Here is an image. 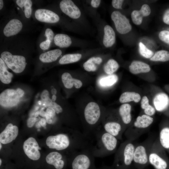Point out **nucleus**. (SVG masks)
I'll list each match as a JSON object with an SVG mask.
<instances>
[{
	"mask_svg": "<svg viewBox=\"0 0 169 169\" xmlns=\"http://www.w3.org/2000/svg\"><path fill=\"white\" fill-rule=\"evenodd\" d=\"M51 42L48 40L42 42L39 45L40 48L43 50L48 49L49 47Z\"/></svg>",
	"mask_w": 169,
	"mask_h": 169,
	"instance_id": "39",
	"label": "nucleus"
},
{
	"mask_svg": "<svg viewBox=\"0 0 169 169\" xmlns=\"http://www.w3.org/2000/svg\"><path fill=\"white\" fill-rule=\"evenodd\" d=\"M103 122L102 127L105 131L119 140L122 139V134L126 130L123 124L115 120H104Z\"/></svg>",
	"mask_w": 169,
	"mask_h": 169,
	"instance_id": "8",
	"label": "nucleus"
},
{
	"mask_svg": "<svg viewBox=\"0 0 169 169\" xmlns=\"http://www.w3.org/2000/svg\"><path fill=\"white\" fill-rule=\"evenodd\" d=\"M39 112V114L40 115L43 117H45L46 116V112H45L43 110H41Z\"/></svg>",
	"mask_w": 169,
	"mask_h": 169,
	"instance_id": "48",
	"label": "nucleus"
},
{
	"mask_svg": "<svg viewBox=\"0 0 169 169\" xmlns=\"http://www.w3.org/2000/svg\"><path fill=\"white\" fill-rule=\"evenodd\" d=\"M62 53V51L59 49L51 50L41 54L39 59L43 63H51L56 61Z\"/></svg>",
	"mask_w": 169,
	"mask_h": 169,
	"instance_id": "22",
	"label": "nucleus"
},
{
	"mask_svg": "<svg viewBox=\"0 0 169 169\" xmlns=\"http://www.w3.org/2000/svg\"><path fill=\"white\" fill-rule=\"evenodd\" d=\"M148 160L149 162L155 169H166L167 168V163L158 153L155 142L150 146Z\"/></svg>",
	"mask_w": 169,
	"mask_h": 169,
	"instance_id": "10",
	"label": "nucleus"
},
{
	"mask_svg": "<svg viewBox=\"0 0 169 169\" xmlns=\"http://www.w3.org/2000/svg\"><path fill=\"white\" fill-rule=\"evenodd\" d=\"M101 2L99 0H92L91 1V4L94 8H96L99 6Z\"/></svg>",
	"mask_w": 169,
	"mask_h": 169,
	"instance_id": "44",
	"label": "nucleus"
},
{
	"mask_svg": "<svg viewBox=\"0 0 169 169\" xmlns=\"http://www.w3.org/2000/svg\"><path fill=\"white\" fill-rule=\"evenodd\" d=\"M123 2L124 0H113L112 1V5L115 8L121 9Z\"/></svg>",
	"mask_w": 169,
	"mask_h": 169,
	"instance_id": "38",
	"label": "nucleus"
},
{
	"mask_svg": "<svg viewBox=\"0 0 169 169\" xmlns=\"http://www.w3.org/2000/svg\"><path fill=\"white\" fill-rule=\"evenodd\" d=\"M118 79L117 76L115 74L102 76L99 79L98 84L101 87H109L115 84L118 81Z\"/></svg>",
	"mask_w": 169,
	"mask_h": 169,
	"instance_id": "25",
	"label": "nucleus"
},
{
	"mask_svg": "<svg viewBox=\"0 0 169 169\" xmlns=\"http://www.w3.org/2000/svg\"><path fill=\"white\" fill-rule=\"evenodd\" d=\"M56 95H53L52 96L51 100L52 101L54 102L56 100Z\"/></svg>",
	"mask_w": 169,
	"mask_h": 169,
	"instance_id": "51",
	"label": "nucleus"
},
{
	"mask_svg": "<svg viewBox=\"0 0 169 169\" xmlns=\"http://www.w3.org/2000/svg\"><path fill=\"white\" fill-rule=\"evenodd\" d=\"M118 63L114 59H109L104 67L105 72L109 75H111L116 71L119 68Z\"/></svg>",
	"mask_w": 169,
	"mask_h": 169,
	"instance_id": "31",
	"label": "nucleus"
},
{
	"mask_svg": "<svg viewBox=\"0 0 169 169\" xmlns=\"http://www.w3.org/2000/svg\"><path fill=\"white\" fill-rule=\"evenodd\" d=\"M45 160L48 164L52 166L55 169H63L65 165L63 154L57 151L49 153L46 156Z\"/></svg>",
	"mask_w": 169,
	"mask_h": 169,
	"instance_id": "15",
	"label": "nucleus"
},
{
	"mask_svg": "<svg viewBox=\"0 0 169 169\" xmlns=\"http://www.w3.org/2000/svg\"><path fill=\"white\" fill-rule=\"evenodd\" d=\"M43 101L44 105L52 108L56 114H59L63 112V109L61 106L55 102L52 101L50 98L46 101Z\"/></svg>",
	"mask_w": 169,
	"mask_h": 169,
	"instance_id": "34",
	"label": "nucleus"
},
{
	"mask_svg": "<svg viewBox=\"0 0 169 169\" xmlns=\"http://www.w3.org/2000/svg\"><path fill=\"white\" fill-rule=\"evenodd\" d=\"M90 147L71 153L72 169H90L95 156Z\"/></svg>",
	"mask_w": 169,
	"mask_h": 169,
	"instance_id": "3",
	"label": "nucleus"
},
{
	"mask_svg": "<svg viewBox=\"0 0 169 169\" xmlns=\"http://www.w3.org/2000/svg\"><path fill=\"white\" fill-rule=\"evenodd\" d=\"M0 149H1V148H2V145H1V143H0Z\"/></svg>",
	"mask_w": 169,
	"mask_h": 169,
	"instance_id": "54",
	"label": "nucleus"
},
{
	"mask_svg": "<svg viewBox=\"0 0 169 169\" xmlns=\"http://www.w3.org/2000/svg\"><path fill=\"white\" fill-rule=\"evenodd\" d=\"M131 107L128 104H124L120 107L118 112L123 125L129 124L131 122L132 117L131 114Z\"/></svg>",
	"mask_w": 169,
	"mask_h": 169,
	"instance_id": "20",
	"label": "nucleus"
},
{
	"mask_svg": "<svg viewBox=\"0 0 169 169\" xmlns=\"http://www.w3.org/2000/svg\"><path fill=\"white\" fill-rule=\"evenodd\" d=\"M162 20L165 24L169 25V8L166 10L164 13Z\"/></svg>",
	"mask_w": 169,
	"mask_h": 169,
	"instance_id": "40",
	"label": "nucleus"
},
{
	"mask_svg": "<svg viewBox=\"0 0 169 169\" xmlns=\"http://www.w3.org/2000/svg\"><path fill=\"white\" fill-rule=\"evenodd\" d=\"M118 139L105 131L99 126L93 136L90 148L95 157H103L109 155L117 150Z\"/></svg>",
	"mask_w": 169,
	"mask_h": 169,
	"instance_id": "1",
	"label": "nucleus"
},
{
	"mask_svg": "<svg viewBox=\"0 0 169 169\" xmlns=\"http://www.w3.org/2000/svg\"><path fill=\"white\" fill-rule=\"evenodd\" d=\"M129 68L130 72L134 74L148 72L151 70L149 65L139 61H133L130 65Z\"/></svg>",
	"mask_w": 169,
	"mask_h": 169,
	"instance_id": "21",
	"label": "nucleus"
},
{
	"mask_svg": "<svg viewBox=\"0 0 169 169\" xmlns=\"http://www.w3.org/2000/svg\"><path fill=\"white\" fill-rule=\"evenodd\" d=\"M104 32L103 44L106 47H110L114 44L115 42V32L113 29L109 25L105 26Z\"/></svg>",
	"mask_w": 169,
	"mask_h": 169,
	"instance_id": "23",
	"label": "nucleus"
},
{
	"mask_svg": "<svg viewBox=\"0 0 169 169\" xmlns=\"http://www.w3.org/2000/svg\"><path fill=\"white\" fill-rule=\"evenodd\" d=\"M141 107L144 110L145 114L151 116L155 113V108L149 104V100L146 96L142 98L141 101Z\"/></svg>",
	"mask_w": 169,
	"mask_h": 169,
	"instance_id": "32",
	"label": "nucleus"
},
{
	"mask_svg": "<svg viewBox=\"0 0 169 169\" xmlns=\"http://www.w3.org/2000/svg\"><path fill=\"white\" fill-rule=\"evenodd\" d=\"M45 35L47 38V39L52 41L54 37V33L53 31L49 28H47L45 31Z\"/></svg>",
	"mask_w": 169,
	"mask_h": 169,
	"instance_id": "37",
	"label": "nucleus"
},
{
	"mask_svg": "<svg viewBox=\"0 0 169 169\" xmlns=\"http://www.w3.org/2000/svg\"><path fill=\"white\" fill-rule=\"evenodd\" d=\"M140 95L134 92H125L123 93L119 98V101L121 103H124L131 101L138 103L140 100Z\"/></svg>",
	"mask_w": 169,
	"mask_h": 169,
	"instance_id": "28",
	"label": "nucleus"
},
{
	"mask_svg": "<svg viewBox=\"0 0 169 169\" xmlns=\"http://www.w3.org/2000/svg\"><path fill=\"white\" fill-rule=\"evenodd\" d=\"M150 146L148 147L144 144L136 146L134 153L133 162L139 166L147 165L149 163L148 155Z\"/></svg>",
	"mask_w": 169,
	"mask_h": 169,
	"instance_id": "9",
	"label": "nucleus"
},
{
	"mask_svg": "<svg viewBox=\"0 0 169 169\" xmlns=\"http://www.w3.org/2000/svg\"><path fill=\"white\" fill-rule=\"evenodd\" d=\"M139 47L140 53L143 57L150 59L153 56V52L148 49L142 42L139 43Z\"/></svg>",
	"mask_w": 169,
	"mask_h": 169,
	"instance_id": "35",
	"label": "nucleus"
},
{
	"mask_svg": "<svg viewBox=\"0 0 169 169\" xmlns=\"http://www.w3.org/2000/svg\"><path fill=\"white\" fill-rule=\"evenodd\" d=\"M1 58L8 67L16 73L22 72L26 67V59L23 56L13 55L10 52L5 51L2 53Z\"/></svg>",
	"mask_w": 169,
	"mask_h": 169,
	"instance_id": "4",
	"label": "nucleus"
},
{
	"mask_svg": "<svg viewBox=\"0 0 169 169\" xmlns=\"http://www.w3.org/2000/svg\"><path fill=\"white\" fill-rule=\"evenodd\" d=\"M23 24L19 20L13 19L6 25L3 29L4 34L8 37L18 34L22 29Z\"/></svg>",
	"mask_w": 169,
	"mask_h": 169,
	"instance_id": "17",
	"label": "nucleus"
},
{
	"mask_svg": "<svg viewBox=\"0 0 169 169\" xmlns=\"http://www.w3.org/2000/svg\"><path fill=\"white\" fill-rule=\"evenodd\" d=\"M82 55L80 54H68L63 56L59 61L61 64H64L75 63L81 59Z\"/></svg>",
	"mask_w": 169,
	"mask_h": 169,
	"instance_id": "30",
	"label": "nucleus"
},
{
	"mask_svg": "<svg viewBox=\"0 0 169 169\" xmlns=\"http://www.w3.org/2000/svg\"><path fill=\"white\" fill-rule=\"evenodd\" d=\"M60 8L65 14L73 19L79 18L81 15L79 8L70 0H63L59 4Z\"/></svg>",
	"mask_w": 169,
	"mask_h": 169,
	"instance_id": "12",
	"label": "nucleus"
},
{
	"mask_svg": "<svg viewBox=\"0 0 169 169\" xmlns=\"http://www.w3.org/2000/svg\"><path fill=\"white\" fill-rule=\"evenodd\" d=\"M61 79L64 86L67 89H71L74 85L76 88L79 89L83 85L81 80L73 78L71 74L67 72L64 73L62 74Z\"/></svg>",
	"mask_w": 169,
	"mask_h": 169,
	"instance_id": "19",
	"label": "nucleus"
},
{
	"mask_svg": "<svg viewBox=\"0 0 169 169\" xmlns=\"http://www.w3.org/2000/svg\"><path fill=\"white\" fill-rule=\"evenodd\" d=\"M23 148L25 153L30 159L37 161L40 158L41 155L39 150V147L33 137H29L24 141Z\"/></svg>",
	"mask_w": 169,
	"mask_h": 169,
	"instance_id": "7",
	"label": "nucleus"
},
{
	"mask_svg": "<svg viewBox=\"0 0 169 169\" xmlns=\"http://www.w3.org/2000/svg\"><path fill=\"white\" fill-rule=\"evenodd\" d=\"M18 133V129L16 125L11 123L8 124L0 134V142L3 144L9 143L14 140Z\"/></svg>",
	"mask_w": 169,
	"mask_h": 169,
	"instance_id": "14",
	"label": "nucleus"
},
{
	"mask_svg": "<svg viewBox=\"0 0 169 169\" xmlns=\"http://www.w3.org/2000/svg\"><path fill=\"white\" fill-rule=\"evenodd\" d=\"M21 97L17 90L7 89L0 94V104L3 107H12L18 103Z\"/></svg>",
	"mask_w": 169,
	"mask_h": 169,
	"instance_id": "5",
	"label": "nucleus"
},
{
	"mask_svg": "<svg viewBox=\"0 0 169 169\" xmlns=\"http://www.w3.org/2000/svg\"><path fill=\"white\" fill-rule=\"evenodd\" d=\"M151 10L149 6L146 4H143L140 10H135L131 13V17L133 23L137 25L141 24L144 17L149 15Z\"/></svg>",
	"mask_w": 169,
	"mask_h": 169,
	"instance_id": "18",
	"label": "nucleus"
},
{
	"mask_svg": "<svg viewBox=\"0 0 169 169\" xmlns=\"http://www.w3.org/2000/svg\"><path fill=\"white\" fill-rule=\"evenodd\" d=\"M46 113L49 115L52 118H54L56 115V112L54 110L52 107H48Z\"/></svg>",
	"mask_w": 169,
	"mask_h": 169,
	"instance_id": "43",
	"label": "nucleus"
},
{
	"mask_svg": "<svg viewBox=\"0 0 169 169\" xmlns=\"http://www.w3.org/2000/svg\"><path fill=\"white\" fill-rule=\"evenodd\" d=\"M38 103L40 105L41 104V102L40 101H39L38 102Z\"/></svg>",
	"mask_w": 169,
	"mask_h": 169,
	"instance_id": "53",
	"label": "nucleus"
},
{
	"mask_svg": "<svg viewBox=\"0 0 169 169\" xmlns=\"http://www.w3.org/2000/svg\"><path fill=\"white\" fill-rule=\"evenodd\" d=\"M37 120V119L35 117H30L28 118L27 120V125L29 128L33 126Z\"/></svg>",
	"mask_w": 169,
	"mask_h": 169,
	"instance_id": "42",
	"label": "nucleus"
},
{
	"mask_svg": "<svg viewBox=\"0 0 169 169\" xmlns=\"http://www.w3.org/2000/svg\"><path fill=\"white\" fill-rule=\"evenodd\" d=\"M39 114V111H37L36 112L35 114V117H37L38 116V115Z\"/></svg>",
	"mask_w": 169,
	"mask_h": 169,
	"instance_id": "52",
	"label": "nucleus"
},
{
	"mask_svg": "<svg viewBox=\"0 0 169 169\" xmlns=\"http://www.w3.org/2000/svg\"><path fill=\"white\" fill-rule=\"evenodd\" d=\"M54 43L56 45L62 48L69 46L72 43L70 37L64 34H58L54 38Z\"/></svg>",
	"mask_w": 169,
	"mask_h": 169,
	"instance_id": "26",
	"label": "nucleus"
},
{
	"mask_svg": "<svg viewBox=\"0 0 169 169\" xmlns=\"http://www.w3.org/2000/svg\"><path fill=\"white\" fill-rule=\"evenodd\" d=\"M13 74L7 69L6 65L3 59L0 58V79L4 84H9L13 77Z\"/></svg>",
	"mask_w": 169,
	"mask_h": 169,
	"instance_id": "24",
	"label": "nucleus"
},
{
	"mask_svg": "<svg viewBox=\"0 0 169 169\" xmlns=\"http://www.w3.org/2000/svg\"><path fill=\"white\" fill-rule=\"evenodd\" d=\"M51 93L53 95H55L56 93V90L55 89H53L51 90Z\"/></svg>",
	"mask_w": 169,
	"mask_h": 169,
	"instance_id": "50",
	"label": "nucleus"
},
{
	"mask_svg": "<svg viewBox=\"0 0 169 169\" xmlns=\"http://www.w3.org/2000/svg\"><path fill=\"white\" fill-rule=\"evenodd\" d=\"M153 102L156 109L158 111H164L169 107V97L164 92H160L156 95Z\"/></svg>",
	"mask_w": 169,
	"mask_h": 169,
	"instance_id": "16",
	"label": "nucleus"
},
{
	"mask_svg": "<svg viewBox=\"0 0 169 169\" xmlns=\"http://www.w3.org/2000/svg\"><path fill=\"white\" fill-rule=\"evenodd\" d=\"M41 98L42 101H46L49 98V93L47 90H45L43 91L41 95Z\"/></svg>",
	"mask_w": 169,
	"mask_h": 169,
	"instance_id": "41",
	"label": "nucleus"
},
{
	"mask_svg": "<svg viewBox=\"0 0 169 169\" xmlns=\"http://www.w3.org/2000/svg\"><path fill=\"white\" fill-rule=\"evenodd\" d=\"M3 0H0V9L1 10L3 8Z\"/></svg>",
	"mask_w": 169,
	"mask_h": 169,
	"instance_id": "49",
	"label": "nucleus"
},
{
	"mask_svg": "<svg viewBox=\"0 0 169 169\" xmlns=\"http://www.w3.org/2000/svg\"><path fill=\"white\" fill-rule=\"evenodd\" d=\"M136 146L128 140L122 143L115 152V163L117 167L124 166L127 168L133 162Z\"/></svg>",
	"mask_w": 169,
	"mask_h": 169,
	"instance_id": "2",
	"label": "nucleus"
},
{
	"mask_svg": "<svg viewBox=\"0 0 169 169\" xmlns=\"http://www.w3.org/2000/svg\"><path fill=\"white\" fill-rule=\"evenodd\" d=\"M26 0H17L16 1L17 4L21 8H23L24 6Z\"/></svg>",
	"mask_w": 169,
	"mask_h": 169,
	"instance_id": "46",
	"label": "nucleus"
},
{
	"mask_svg": "<svg viewBox=\"0 0 169 169\" xmlns=\"http://www.w3.org/2000/svg\"><path fill=\"white\" fill-rule=\"evenodd\" d=\"M153 120L152 117L146 114L139 116L134 123L133 127L134 128L131 130L127 129L125 132L130 131L131 134L133 132V135L134 134L136 135V134L137 135V132H142V131L146 130L149 127L153 122Z\"/></svg>",
	"mask_w": 169,
	"mask_h": 169,
	"instance_id": "11",
	"label": "nucleus"
},
{
	"mask_svg": "<svg viewBox=\"0 0 169 169\" xmlns=\"http://www.w3.org/2000/svg\"><path fill=\"white\" fill-rule=\"evenodd\" d=\"M150 60L155 61L165 62L169 61V51L164 50L157 51L150 59Z\"/></svg>",
	"mask_w": 169,
	"mask_h": 169,
	"instance_id": "33",
	"label": "nucleus"
},
{
	"mask_svg": "<svg viewBox=\"0 0 169 169\" xmlns=\"http://www.w3.org/2000/svg\"><path fill=\"white\" fill-rule=\"evenodd\" d=\"M39 123L42 126H44L46 125V121L44 119L42 118L39 121Z\"/></svg>",
	"mask_w": 169,
	"mask_h": 169,
	"instance_id": "47",
	"label": "nucleus"
},
{
	"mask_svg": "<svg viewBox=\"0 0 169 169\" xmlns=\"http://www.w3.org/2000/svg\"><path fill=\"white\" fill-rule=\"evenodd\" d=\"M35 16L38 21L47 23H56L59 20V17L57 14L51 11L45 9L36 10Z\"/></svg>",
	"mask_w": 169,
	"mask_h": 169,
	"instance_id": "13",
	"label": "nucleus"
},
{
	"mask_svg": "<svg viewBox=\"0 0 169 169\" xmlns=\"http://www.w3.org/2000/svg\"><path fill=\"white\" fill-rule=\"evenodd\" d=\"M111 18L115 23L117 31L120 34H126L131 30V26L129 20L119 11L113 12Z\"/></svg>",
	"mask_w": 169,
	"mask_h": 169,
	"instance_id": "6",
	"label": "nucleus"
},
{
	"mask_svg": "<svg viewBox=\"0 0 169 169\" xmlns=\"http://www.w3.org/2000/svg\"><path fill=\"white\" fill-rule=\"evenodd\" d=\"M159 141L160 144L163 147L169 149V127H163L160 130Z\"/></svg>",
	"mask_w": 169,
	"mask_h": 169,
	"instance_id": "29",
	"label": "nucleus"
},
{
	"mask_svg": "<svg viewBox=\"0 0 169 169\" xmlns=\"http://www.w3.org/2000/svg\"><path fill=\"white\" fill-rule=\"evenodd\" d=\"M158 37L160 39L168 45H169V30H163L159 33Z\"/></svg>",
	"mask_w": 169,
	"mask_h": 169,
	"instance_id": "36",
	"label": "nucleus"
},
{
	"mask_svg": "<svg viewBox=\"0 0 169 169\" xmlns=\"http://www.w3.org/2000/svg\"><path fill=\"white\" fill-rule=\"evenodd\" d=\"M24 12L26 17L27 18H29L30 17L31 14V8L24 9Z\"/></svg>",
	"mask_w": 169,
	"mask_h": 169,
	"instance_id": "45",
	"label": "nucleus"
},
{
	"mask_svg": "<svg viewBox=\"0 0 169 169\" xmlns=\"http://www.w3.org/2000/svg\"><path fill=\"white\" fill-rule=\"evenodd\" d=\"M102 62L100 57H92L85 62L83 65L84 69L88 72H94L97 69V65L100 64Z\"/></svg>",
	"mask_w": 169,
	"mask_h": 169,
	"instance_id": "27",
	"label": "nucleus"
}]
</instances>
